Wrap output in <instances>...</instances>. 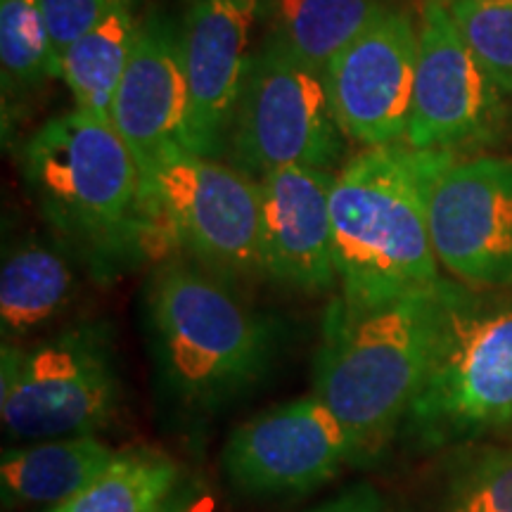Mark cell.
I'll return each instance as SVG.
<instances>
[{
  "mask_svg": "<svg viewBox=\"0 0 512 512\" xmlns=\"http://www.w3.org/2000/svg\"><path fill=\"white\" fill-rule=\"evenodd\" d=\"M121 451L98 434L31 441L5 448L0 496L5 508H43L67 503L100 477Z\"/></svg>",
  "mask_w": 512,
  "mask_h": 512,
  "instance_id": "2e32d148",
  "label": "cell"
},
{
  "mask_svg": "<svg viewBox=\"0 0 512 512\" xmlns=\"http://www.w3.org/2000/svg\"><path fill=\"white\" fill-rule=\"evenodd\" d=\"M406 425L430 446L512 425V290L441 280L437 342Z\"/></svg>",
  "mask_w": 512,
  "mask_h": 512,
  "instance_id": "5b68a950",
  "label": "cell"
},
{
  "mask_svg": "<svg viewBox=\"0 0 512 512\" xmlns=\"http://www.w3.org/2000/svg\"><path fill=\"white\" fill-rule=\"evenodd\" d=\"M261 0H188L181 41L190 83L188 150L226 155L230 124L245 88Z\"/></svg>",
  "mask_w": 512,
  "mask_h": 512,
  "instance_id": "4fadbf2b",
  "label": "cell"
},
{
  "mask_svg": "<svg viewBox=\"0 0 512 512\" xmlns=\"http://www.w3.org/2000/svg\"><path fill=\"white\" fill-rule=\"evenodd\" d=\"M136 0H119L91 31L69 46L60 79L74 95L76 110L110 121L112 102L136 41Z\"/></svg>",
  "mask_w": 512,
  "mask_h": 512,
  "instance_id": "ac0fdd59",
  "label": "cell"
},
{
  "mask_svg": "<svg viewBox=\"0 0 512 512\" xmlns=\"http://www.w3.org/2000/svg\"><path fill=\"white\" fill-rule=\"evenodd\" d=\"M347 140L323 72L264 38L230 124L228 164L256 181L290 166L330 171L344 157Z\"/></svg>",
  "mask_w": 512,
  "mask_h": 512,
  "instance_id": "ba28073f",
  "label": "cell"
},
{
  "mask_svg": "<svg viewBox=\"0 0 512 512\" xmlns=\"http://www.w3.org/2000/svg\"><path fill=\"white\" fill-rule=\"evenodd\" d=\"M384 0H261L268 41L325 72L332 57L384 8Z\"/></svg>",
  "mask_w": 512,
  "mask_h": 512,
  "instance_id": "d6986e66",
  "label": "cell"
},
{
  "mask_svg": "<svg viewBox=\"0 0 512 512\" xmlns=\"http://www.w3.org/2000/svg\"><path fill=\"white\" fill-rule=\"evenodd\" d=\"M155 512H188V505H185V501L181 498V491H174L166 501L159 505V508Z\"/></svg>",
  "mask_w": 512,
  "mask_h": 512,
  "instance_id": "484cf974",
  "label": "cell"
},
{
  "mask_svg": "<svg viewBox=\"0 0 512 512\" xmlns=\"http://www.w3.org/2000/svg\"><path fill=\"white\" fill-rule=\"evenodd\" d=\"M332 183V171L304 166L259 178L261 261L268 278L306 294L335 290Z\"/></svg>",
  "mask_w": 512,
  "mask_h": 512,
  "instance_id": "5bb4252c",
  "label": "cell"
},
{
  "mask_svg": "<svg viewBox=\"0 0 512 512\" xmlns=\"http://www.w3.org/2000/svg\"><path fill=\"white\" fill-rule=\"evenodd\" d=\"M358 463L342 422L316 396L271 406L230 432L221 451L226 482L242 496H302Z\"/></svg>",
  "mask_w": 512,
  "mask_h": 512,
  "instance_id": "8fae6325",
  "label": "cell"
},
{
  "mask_svg": "<svg viewBox=\"0 0 512 512\" xmlns=\"http://www.w3.org/2000/svg\"><path fill=\"white\" fill-rule=\"evenodd\" d=\"M309 512H382V501L370 484H356Z\"/></svg>",
  "mask_w": 512,
  "mask_h": 512,
  "instance_id": "d4e9b609",
  "label": "cell"
},
{
  "mask_svg": "<svg viewBox=\"0 0 512 512\" xmlns=\"http://www.w3.org/2000/svg\"><path fill=\"white\" fill-rule=\"evenodd\" d=\"M178 479L181 470L164 453L121 451L86 489L43 512H155L178 489Z\"/></svg>",
  "mask_w": 512,
  "mask_h": 512,
  "instance_id": "ffe728a7",
  "label": "cell"
},
{
  "mask_svg": "<svg viewBox=\"0 0 512 512\" xmlns=\"http://www.w3.org/2000/svg\"><path fill=\"white\" fill-rule=\"evenodd\" d=\"M110 124L131 150L140 174L166 145H188L190 83L181 29L166 17L152 15L138 24Z\"/></svg>",
  "mask_w": 512,
  "mask_h": 512,
  "instance_id": "9a60e30c",
  "label": "cell"
},
{
  "mask_svg": "<svg viewBox=\"0 0 512 512\" xmlns=\"http://www.w3.org/2000/svg\"><path fill=\"white\" fill-rule=\"evenodd\" d=\"M117 3L119 0H41L57 67H62V57L69 46L91 31Z\"/></svg>",
  "mask_w": 512,
  "mask_h": 512,
  "instance_id": "cb8c5ba5",
  "label": "cell"
},
{
  "mask_svg": "<svg viewBox=\"0 0 512 512\" xmlns=\"http://www.w3.org/2000/svg\"><path fill=\"white\" fill-rule=\"evenodd\" d=\"M415 67L418 27L408 12L384 5L323 72L344 136L363 147L406 140Z\"/></svg>",
  "mask_w": 512,
  "mask_h": 512,
  "instance_id": "7c38bea8",
  "label": "cell"
},
{
  "mask_svg": "<svg viewBox=\"0 0 512 512\" xmlns=\"http://www.w3.org/2000/svg\"><path fill=\"white\" fill-rule=\"evenodd\" d=\"M24 185L62 247L100 280L155 256L143 178L110 121L74 110L48 119L19 152Z\"/></svg>",
  "mask_w": 512,
  "mask_h": 512,
  "instance_id": "6da1fadb",
  "label": "cell"
},
{
  "mask_svg": "<svg viewBox=\"0 0 512 512\" xmlns=\"http://www.w3.org/2000/svg\"><path fill=\"white\" fill-rule=\"evenodd\" d=\"M143 311L162 394L185 411H216L271 366V323L242 302L230 280L185 256L157 261Z\"/></svg>",
  "mask_w": 512,
  "mask_h": 512,
  "instance_id": "3957f363",
  "label": "cell"
},
{
  "mask_svg": "<svg viewBox=\"0 0 512 512\" xmlns=\"http://www.w3.org/2000/svg\"><path fill=\"white\" fill-rule=\"evenodd\" d=\"M430 230L451 280L512 290V159L444 152L430 183Z\"/></svg>",
  "mask_w": 512,
  "mask_h": 512,
  "instance_id": "30bf717a",
  "label": "cell"
},
{
  "mask_svg": "<svg viewBox=\"0 0 512 512\" xmlns=\"http://www.w3.org/2000/svg\"><path fill=\"white\" fill-rule=\"evenodd\" d=\"M119 399L107 325L79 323L36 342L0 347V418L15 444L98 434Z\"/></svg>",
  "mask_w": 512,
  "mask_h": 512,
  "instance_id": "52a82bcc",
  "label": "cell"
},
{
  "mask_svg": "<svg viewBox=\"0 0 512 512\" xmlns=\"http://www.w3.org/2000/svg\"><path fill=\"white\" fill-rule=\"evenodd\" d=\"M0 67L5 95L27 93L60 76L41 0H0Z\"/></svg>",
  "mask_w": 512,
  "mask_h": 512,
  "instance_id": "44dd1931",
  "label": "cell"
},
{
  "mask_svg": "<svg viewBox=\"0 0 512 512\" xmlns=\"http://www.w3.org/2000/svg\"><path fill=\"white\" fill-rule=\"evenodd\" d=\"M453 22L503 93H512V0H451Z\"/></svg>",
  "mask_w": 512,
  "mask_h": 512,
  "instance_id": "603a6c76",
  "label": "cell"
},
{
  "mask_svg": "<svg viewBox=\"0 0 512 512\" xmlns=\"http://www.w3.org/2000/svg\"><path fill=\"white\" fill-rule=\"evenodd\" d=\"M503 91L467 46L448 5L427 0L418 27L413 110L406 145L453 152L489 145L503 133Z\"/></svg>",
  "mask_w": 512,
  "mask_h": 512,
  "instance_id": "9c48e42d",
  "label": "cell"
},
{
  "mask_svg": "<svg viewBox=\"0 0 512 512\" xmlns=\"http://www.w3.org/2000/svg\"><path fill=\"white\" fill-rule=\"evenodd\" d=\"M439 285L392 304L354 311L335 299L313 358V396L342 422L358 463L408 420L430 370Z\"/></svg>",
  "mask_w": 512,
  "mask_h": 512,
  "instance_id": "277c9868",
  "label": "cell"
},
{
  "mask_svg": "<svg viewBox=\"0 0 512 512\" xmlns=\"http://www.w3.org/2000/svg\"><path fill=\"white\" fill-rule=\"evenodd\" d=\"M501 434H503V437H505V439H508V441H510V444H512V425H508V427H505V430H503Z\"/></svg>",
  "mask_w": 512,
  "mask_h": 512,
  "instance_id": "4316f807",
  "label": "cell"
},
{
  "mask_svg": "<svg viewBox=\"0 0 512 512\" xmlns=\"http://www.w3.org/2000/svg\"><path fill=\"white\" fill-rule=\"evenodd\" d=\"M441 155L366 147L335 174L330 209L344 306L375 309L444 280L430 230V183Z\"/></svg>",
  "mask_w": 512,
  "mask_h": 512,
  "instance_id": "7a4b0ae2",
  "label": "cell"
},
{
  "mask_svg": "<svg viewBox=\"0 0 512 512\" xmlns=\"http://www.w3.org/2000/svg\"><path fill=\"white\" fill-rule=\"evenodd\" d=\"M441 512H512V446L460 451L446 472Z\"/></svg>",
  "mask_w": 512,
  "mask_h": 512,
  "instance_id": "7402d4cb",
  "label": "cell"
},
{
  "mask_svg": "<svg viewBox=\"0 0 512 512\" xmlns=\"http://www.w3.org/2000/svg\"><path fill=\"white\" fill-rule=\"evenodd\" d=\"M140 178L157 261L185 256L230 283L266 275L256 178L181 143L166 145Z\"/></svg>",
  "mask_w": 512,
  "mask_h": 512,
  "instance_id": "8992f818",
  "label": "cell"
},
{
  "mask_svg": "<svg viewBox=\"0 0 512 512\" xmlns=\"http://www.w3.org/2000/svg\"><path fill=\"white\" fill-rule=\"evenodd\" d=\"M67 247L27 235L5 249L0 268V335L3 344L27 342L74 302L79 280Z\"/></svg>",
  "mask_w": 512,
  "mask_h": 512,
  "instance_id": "e0dca14e",
  "label": "cell"
}]
</instances>
